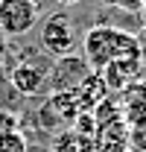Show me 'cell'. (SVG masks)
<instances>
[{
    "mask_svg": "<svg viewBox=\"0 0 146 152\" xmlns=\"http://www.w3.org/2000/svg\"><path fill=\"white\" fill-rule=\"evenodd\" d=\"M140 23H143V29H146V6L140 9Z\"/></svg>",
    "mask_w": 146,
    "mask_h": 152,
    "instance_id": "obj_16",
    "label": "cell"
},
{
    "mask_svg": "<svg viewBox=\"0 0 146 152\" xmlns=\"http://www.w3.org/2000/svg\"><path fill=\"white\" fill-rule=\"evenodd\" d=\"M126 146H128V152H146V120H137L128 129Z\"/></svg>",
    "mask_w": 146,
    "mask_h": 152,
    "instance_id": "obj_11",
    "label": "cell"
},
{
    "mask_svg": "<svg viewBox=\"0 0 146 152\" xmlns=\"http://www.w3.org/2000/svg\"><path fill=\"white\" fill-rule=\"evenodd\" d=\"M12 85L26 96L41 94L44 85H47V67L44 64H35V61H18L12 67Z\"/></svg>",
    "mask_w": 146,
    "mask_h": 152,
    "instance_id": "obj_5",
    "label": "cell"
},
{
    "mask_svg": "<svg viewBox=\"0 0 146 152\" xmlns=\"http://www.w3.org/2000/svg\"><path fill=\"white\" fill-rule=\"evenodd\" d=\"M41 47H44L53 58L73 56V47H76V26H73V20L67 18L64 12L50 15V18L41 23Z\"/></svg>",
    "mask_w": 146,
    "mask_h": 152,
    "instance_id": "obj_2",
    "label": "cell"
},
{
    "mask_svg": "<svg viewBox=\"0 0 146 152\" xmlns=\"http://www.w3.org/2000/svg\"><path fill=\"white\" fill-rule=\"evenodd\" d=\"M91 73L88 61L85 58H76V56H64V58H55L47 70V85L55 91H76V85Z\"/></svg>",
    "mask_w": 146,
    "mask_h": 152,
    "instance_id": "obj_4",
    "label": "cell"
},
{
    "mask_svg": "<svg viewBox=\"0 0 146 152\" xmlns=\"http://www.w3.org/2000/svg\"><path fill=\"white\" fill-rule=\"evenodd\" d=\"M38 20L35 0H0V35H26Z\"/></svg>",
    "mask_w": 146,
    "mask_h": 152,
    "instance_id": "obj_3",
    "label": "cell"
},
{
    "mask_svg": "<svg viewBox=\"0 0 146 152\" xmlns=\"http://www.w3.org/2000/svg\"><path fill=\"white\" fill-rule=\"evenodd\" d=\"M44 114H50L61 126H73L79 120V114H85V111H82V105H79V99H76L73 91H55L44 102Z\"/></svg>",
    "mask_w": 146,
    "mask_h": 152,
    "instance_id": "obj_6",
    "label": "cell"
},
{
    "mask_svg": "<svg viewBox=\"0 0 146 152\" xmlns=\"http://www.w3.org/2000/svg\"><path fill=\"white\" fill-rule=\"evenodd\" d=\"M76 99H79V105H82V111H93L96 105H102L105 102V96H108V85H105V79L102 73H88L79 85H76Z\"/></svg>",
    "mask_w": 146,
    "mask_h": 152,
    "instance_id": "obj_8",
    "label": "cell"
},
{
    "mask_svg": "<svg viewBox=\"0 0 146 152\" xmlns=\"http://www.w3.org/2000/svg\"><path fill=\"white\" fill-rule=\"evenodd\" d=\"M12 129H18V114L12 111V108H3L0 105V134L12 132Z\"/></svg>",
    "mask_w": 146,
    "mask_h": 152,
    "instance_id": "obj_12",
    "label": "cell"
},
{
    "mask_svg": "<svg viewBox=\"0 0 146 152\" xmlns=\"http://www.w3.org/2000/svg\"><path fill=\"white\" fill-rule=\"evenodd\" d=\"M137 76H140V58H137V56L114 58L108 67L102 70V79H105L108 91H117V88H128V85H131Z\"/></svg>",
    "mask_w": 146,
    "mask_h": 152,
    "instance_id": "obj_7",
    "label": "cell"
},
{
    "mask_svg": "<svg viewBox=\"0 0 146 152\" xmlns=\"http://www.w3.org/2000/svg\"><path fill=\"white\" fill-rule=\"evenodd\" d=\"M0 152H29V140L20 129H12V132L0 134Z\"/></svg>",
    "mask_w": 146,
    "mask_h": 152,
    "instance_id": "obj_10",
    "label": "cell"
},
{
    "mask_svg": "<svg viewBox=\"0 0 146 152\" xmlns=\"http://www.w3.org/2000/svg\"><path fill=\"white\" fill-rule=\"evenodd\" d=\"M53 152H96V140L82 137L79 132H61L53 143Z\"/></svg>",
    "mask_w": 146,
    "mask_h": 152,
    "instance_id": "obj_9",
    "label": "cell"
},
{
    "mask_svg": "<svg viewBox=\"0 0 146 152\" xmlns=\"http://www.w3.org/2000/svg\"><path fill=\"white\" fill-rule=\"evenodd\" d=\"M58 6H73V3H79V0H55Z\"/></svg>",
    "mask_w": 146,
    "mask_h": 152,
    "instance_id": "obj_15",
    "label": "cell"
},
{
    "mask_svg": "<svg viewBox=\"0 0 146 152\" xmlns=\"http://www.w3.org/2000/svg\"><path fill=\"white\" fill-rule=\"evenodd\" d=\"M140 3H143V6H146V0H140Z\"/></svg>",
    "mask_w": 146,
    "mask_h": 152,
    "instance_id": "obj_17",
    "label": "cell"
},
{
    "mask_svg": "<svg viewBox=\"0 0 146 152\" xmlns=\"http://www.w3.org/2000/svg\"><path fill=\"white\" fill-rule=\"evenodd\" d=\"M96 152H128L126 140H96Z\"/></svg>",
    "mask_w": 146,
    "mask_h": 152,
    "instance_id": "obj_13",
    "label": "cell"
},
{
    "mask_svg": "<svg viewBox=\"0 0 146 152\" xmlns=\"http://www.w3.org/2000/svg\"><path fill=\"white\" fill-rule=\"evenodd\" d=\"M105 3H114V6L128 9V12H140V9H143V3H140V0H105Z\"/></svg>",
    "mask_w": 146,
    "mask_h": 152,
    "instance_id": "obj_14",
    "label": "cell"
},
{
    "mask_svg": "<svg viewBox=\"0 0 146 152\" xmlns=\"http://www.w3.org/2000/svg\"><path fill=\"white\" fill-rule=\"evenodd\" d=\"M82 53H85V61L93 73H102L114 58H126V56L143 58V47H140L137 35H131L126 29L96 23L82 38Z\"/></svg>",
    "mask_w": 146,
    "mask_h": 152,
    "instance_id": "obj_1",
    "label": "cell"
}]
</instances>
